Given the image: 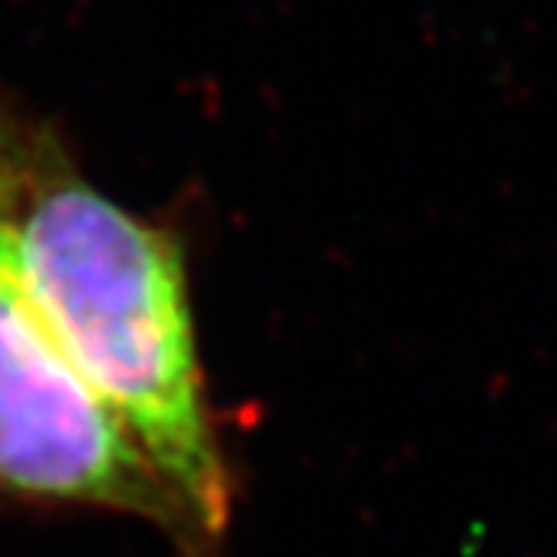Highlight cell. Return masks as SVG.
<instances>
[{"label":"cell","mask_w":557,"mask_h":557,"mask_svg":"<svg viewBox=\"0 0 557 557\" xmlns=\"http://www.w3.org/2000/svg\"><path fill=\"white\" fill-rule=\"evenodd\" d=\"M0 222L21 289L215 544L232 481L195 336L182 238L104 195L61 132L0 95Z\"/></svg>","instance_id":"1"},{"label":"cell","mask_w":557,"mask_h":557,"mask_svg":"<svg viewBox=\"0 0 557 557\" xmlns=\"http://www.w3.org/2000/svg\"><path fill=\"white\" fill-rule=\"evenodd\" d=\"M0 494L111 510L162 528L182 550L212 544L128 426L74 370L21 289L0 222Z\"/></svg>","instance_id":"2"}]
</instances>
